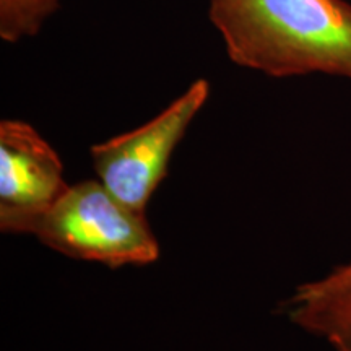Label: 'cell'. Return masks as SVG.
<instances>
[{
    "label": "cell",
    "mask_w": 351,
    "mask_h": 351,
    "mask_svg": "<svg viewBox=\"0 0 351 351\" xmlns=\"http://www.w3.org/2000/svg\"><path fill=\"white\" fill-rule=\"evenodd\" d=\"M232 62L270 77L327 73L351 80L345 0H210Z\"/></svg>",
    "instance_id": "1"
},
{
    "label": "cell",
    "mask_w": 351,
    "mask_h": 351,
    "mask_svg": "<svg viewBox=\"0 0 351 351\" xmlns=\"http://www.w3.org/2000/svg\"><path fill=\"white\" fill-rule=\"evenodd\" d=\"M65 256L108 267L147 265L160 245L145 215L121 202L99 181L69 186L26 230Z\"/></svg>",
    "instance_id": "2"
},
{
    "label": "cell",
    "mask_w": 351,
    "mask_h": 351,
    "mask_svg": "<svg viewBox=\"0 0 351 351\" xmlns=\"http://www.w3.org/2000/svg\"><path fill=\"white\" fill-rule=\"evenodd\" d=\"M208 93V82L197 80L147 124L93 145L90 153L99 182L127 207L145 215L153 192L168 173L171 155Z\"/></svg>",
    "instance_id": "3"
},
{
    "label": "cell",
    "mask_w": 351,
    "mask_h": 351,
    "mask_svg": "<svg viewBox=\"0 0 351 351\" xmlns=\"http://www.w3.org/2000/svg\"><path fill=\"white\" fill-rule=\"evenodd\" d=\"M69 189L49 143L23 121L0 122V230L26 234Z\"/></svg>",
    "instance_id": "4"
},
{
    "label": "cell",
    "mask_w": 351,
    "mask_h": 351,
    "mask_svg": "<svg viewBox=\"0 0 351 351\" xmlns=\"http://www.w3.org/2000/svg\"><path fill=\"white\" fill-rule=\"evenodd\" d=\"M289 319L298 327L324 337L337 351H351V267L343 265L307 283L291 301Z\"/></svg>",
    "instance_id": "5"
},
{
    "label": "cell",
    "mask_w": 351,
    "mask_h": 351,
    "mask_svg": "<svg viewBox=\"0 0 351 351\" xmlns=\"http://www.w3.org/2000/svg\"><path fill=\"white\" fill-rule=\"evenodd\" d=\"M59 8V0H0V36L15 43L33 36Z\"/></svg>",
    "instance_id": "6"
},
{
    "label": "cell",
    "mask_w": 351,
    "mask_h": 351,
    "mask_svg": "<svg viewBox=\"0 0 351 351\" xmlns=\"http://www.w3.org/2000/svg\"><path fill=\"white\" fill-rule=\"evenodd\" d=\"M348 265H350V267H351V263H348Z\"/></svg>",
    "instance_id": "7"
}]
</instances>
